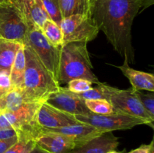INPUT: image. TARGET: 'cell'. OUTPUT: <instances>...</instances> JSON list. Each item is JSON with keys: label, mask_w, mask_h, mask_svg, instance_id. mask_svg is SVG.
I'll use <instances>...</instances> for the list:
<instances>
[{"label": "cell", "mask_w": 154, "mask_h": 153, "mask_svg": "<svg viewBox=\"0 0 154 153\" xmlns=\"http://www.w3.org/2000/svg\"><path fill=\"white\" fill-rule=\"evenodd\" d=\"M154 142H153L151 145V147H150V152H149V153H154Z\"/></svg>", "instance_id": "obj_32"}, {"label": "cell", "mask_w": 154, "mask_h": 153, "mask_svg": "<svg viewBox=\"0 0 154 153\" xmlns=\"http://www.w3.org/2000/svg\"><path fill=\"white\" fill-rule=\"evenodd\" d=\"M75 117L80 122L90 124L103 132L127 130L141 124L150 125L147 121L142 118L115 112L107 115H99L90 112L75 115Z\"/></svg>", "instance_id": "obj_7"}, {"label": "cell", "mask_w": 154, "mask_h": 153, "mask_svg": "<svg viewBox=\"0 0 154 153\" xmlns=\"http://www.w3.org/2000/svg\"><path fill=\"white\" fill-rule=\"evenodd\" d=\"M93 82L85 79H75L70 80L67 83V88L72 92L81 94L88 91L93 87Z\"/></svg>", "instance_id": "obj_25"}, {"label": "cell", "mask_w": 154, "mask_h": 153, "mask_svg": "<svg viewBox=\"0 0 154 153\" xmlns=\"http://www.w3.org/2000/svg\"><path fill=\"white\" fill-rule=\"evenodd\" d=\"M78 78L90 80L93 84L100 82L93 73L87 42L65 44L60 50L57 80L60 85Z\"/></svg>", "instance_id": "obj_3"}, {"label": "cell", "mask_w": 154, "mask_h": 153, "mask_svg": "<svg viewBox=\"0 0 154 153\" xmlns=\"http://www.w3.org/2000/svg\"><path fill=\"white\" fill-rule=\"evenodd\" d=\"M25 102L20 88H12L0 98V113L14 111Z\"/></svg>", "instance_id": "obj_19"}, {"label": "cell", "mask_w": 154, "mask_h": 153, "mask_svg": "<svg viewBox=\"0 0 154 153\" xmlns=\"http://www.w3.org/2000/svg\"><path fill=\"white\" fill-rule=\"evenodd\" d=\"M118 146V138L112 131H107L80 146L75 147L69 153H107L115 150Z\"/></svg>", "instance_id": "obj_13"}, {"label": "cell", "mask_w": 154, "mask_h": 153, "mask_svg": "<svg viewBox=\"0 0 154 153\" xmlns=\"http://www.w3.org/2000/svg\"><path fill=\"white\" fill-rule=\"evenodd\" d=\"M134 91L144 109L154 119V94L153 92L144 93L141 90L136 89H134Z\"/></svg>", "instance_id": "obj_24"}, {"label": "cell", "mask_w": 154, "mask_h": 153, "mask_svg": "<svg viewBox=\"0 0 154 153\" xmlns=\"http://www.w3.org/2000/svg\"><path fill=\"white\" fill-rule=\"evenodd\" d=\"M17 141V136H14V137L10 138V139L0 140V153L5 152Z\"/></svg>", "instance_id": "obj_28"}, {"label": "cell", "mask_w": 154, "mask_h": 153, "mask_svg": "<svg viewBox=\"0 0 154 153\" xmlns=\"http://www.w3.org/2000/svg\"><path fill=\"white\" fill-rule=\"evenodd\" d=\"M35 146V142L34 140H17V141L5 153H30L34 149Z\"/></svg>", "instance_id": "obj_23"}, {"label": "cell", "mask_w": 154, "mask_h": 153, "mask_svg": "<svg viewBox=\"0 0 154 153\" xmlns=\"http://www.w3.org/2000/svg\"><path fill=\"white\" fill-rule=\"evenodd\" d=\"M46 102L60 110L74 116L91 112L81 95L72 92L66 87L60 86L58 91L48 97Z\"/></svg>", "instance_id": "obj_9"}, {"label": "cell", "mask_w": 154, "mask_h": 153, "mask_svg": "<svg viewBox=\"0 0 154 153\" xmlns=\"http://www.w3.org/2000/svg\"><path fill=\"white\" fill-rule=\"evenodd\" d=\"M125 76L127 78L132 85V88L136 90H145L153 92L154 76L153 74L135 70L129 66L127 58H124L123 64L117 66Z\"/></svg>", "instance_id": "obj_15"}, {"label": "cell", "mask_w": 154, "mask_h": 153, "mask_svg": "<svg viewBox=\"0 0 154 153\" xmlns=\"http://www.w3.org/2000/svg\"><path fill=\"white\" fill-rule=\"evenodd\" d=\"M5 2V0H0V3Z\"/></svg>", "instance_id": "obj_34"}, {"label": "cell", "mask_w": 154, "mask_h": 153, "mask_svg": "<svg viewBox=\"0 0 154 153\" xmlns=\"http://www.w3.org/2000/svg\"><path fill=\"white\" fill-rule=\"evenodd\" d=\"M106 100L112 105L115 112L138 117L145 120L153 128V118L146 111L138 100L133 88L120 89L102 82Z\"/></svg>", "instance_id": "obj_4"}, {"label": "cell", "mask_w": 154, "mask_h": 153, "mask_svg": "<svg viewBox=\"0 0 154 153\" xmlns=\"http://www.w3.org/2000/svg\"><path fill=\"white\" fill-rule=\"evenodd\" d=\"M23 44L0 38V71L10 74L17 53Z\"/></svg>", "instance_id": "obj_16"}, {"label": "cell", "mask_w": 154, "mask_h": 153, "mask_svg": "<svg viewBox=\"0 0 154 153\" xmlns=\"http://www.w3.org/2000/svg\"><path fill=\"white\" fill-rule=\"evenodd\" d=\"M63 18L90 14L91 0H58Z\"/></svg>", "instance_id": "obj_17"}, {"label": "cell", "mask_w": 154, "mask_h": 153, "mask_svg": "<svg viewBox=\"0 0 154 153\" xmlns=\"http://www.w3.org/2000/svg\"><path fill=\"white\" fill-rule=\"evenodd\" d=\"M84 100H96V99H106L105 91H104L102 82L96 84L95 87H92L88 91L79 94Z\"/></svg>", "instance_id": "obj_26"}, {"label": "cell", "mask_w": 154, "mask_h": 153, "mask_svg": "<svg viewBox=\"0 0 154 153\" xmlns=\"http://www.w3.org/2000/svg\"><path fill=\"white\" fill-rule=\"evenodd\" d=\"M37 121L44 128L66 127L80 122L74 115L60 110L46 101L42 104L38 111Z\"/></svg>", "instance_id": "obj_11"}, {"label": "cell", "mask_w": 154, "mask_h": 153, "mask_svg": "<svg viewBox=\"0 0 154 153\" xmlns=\"http://www.w3.org/2000/svg\"><path fill=\"white\" fill-rule=\"evenodd\" d=\"M13 88L11 83L9 73L0 71V98Z\"/></svg>", "instance_id": "obj_27"}, {"label": "cell", "mask_w": 154, "mask_h": 153, "mask_svg": "<svg viewBox=\"0 0 154 153\" xmlns=\"http://www.w3.org/2000/svg\"><path fill=\"white\" fill-rule=\"evenodd\" d=\"M23 44L32 48L46 68L57 80L61 46L51 43L38 26L29 28Z\"/></svg>", "instance_id": "obj_5"}, {"label": "cell", "mask_w": 154, "mask_h": 153, "mask_svg": "<svg viewBox=\"0 0 154 153\" xmlns=\"http://www.w3.org/2000/svg\"><path fill=\"white\" fill-rule=\"evenodd\" d=\"M26 60L24 54V45L19 49L11 68L10 80L13 88H21L23 82Z\"/></svg>", "instance_id": "obj_18"}, {"label": "cell", "mask_w": 154, "mask_h": 153, "mask_svg": "<svg viewBox=\"0 0 154 153\" xmlns=\"http://www.w3.org/2000/svg\"><path fill=\"white\" fill-rule=\"evenodd\" d=\"M44 129L50 130V131L64 134L66 136L72 138L75 142V144H76L75 147L80 146L85 142H88L93 138L104 133L99 129H97L96 128L83 122H79L78 124H72V125L66 126V127Z\"/></svg>", "instance_id": "obj_14"}, {"label": "cell", "mask_w": 154, "mask_h": 153, "mask_svg": "<svg viewBox=\"0 0 154 153\" xmlns=\"http://www.w3.org/2000/svg\"><path fill=\"white\" fill-rule=\"evenodd\" d=\"M28 25L20 14L7 2L0 3V38L23 44Z\"/></svg>", "instance_id": "obj_8"}, {"label": "cell", "mask_w": 154, "mask_h": 153, "mask_svg": "<svg viewBox=\"0 0 154 153\" xmlns=\"http://www.w3.org/2000/svg\"><path fill=\"white\" fill-rule=\"evenodd\" d=\"M24 45L26 66L20 89L26 102H45L60 85L29 46Z\"/></svg>", "instance_id": "obj_2"}, {"label": "cell", "mask_w": 154, "mask_h": 153, "mask_svg": "<svg viewBox=\"0 0 154 153\" xmlns=\"http://www.w3.org/2000/svg\"><path fill=\"white\" fill-rule=\"evenodd\" d=\"M85 104L91 112L99 115H107L114 112V108L106 99L85 100Z\"/></svg>", "instance_id": "obj_21"}, {"label": "cell", "mask_w": 154, "mask_h": 153, "mask_svg": "<svg viewBox=\"0 0 154 153\" xmlns=\"http://www.w3.org/2000/svg\"><path fill=\"white\" fill-rule=\"evenodd\" d=\"M153 142V140L151 141V142H150V144H148V145H144H144H141L139 147L132 150V151H130L128 153H149V152H150V147H151V145Z\"/></svg>", "instance_id": "obj_30"}, {"label": "cell", "mask_w": 154, "mask_h": 153, "mask_svg": "<svg viewBox=\"0 0 154 153\" xmlns=\"http://www.w3.org/2000/svg\"><path fill=\"white\" fill-rule=\"evenodd\" d=\"M41 30L51 43L57 46H63V32L58 24L54 22L51 19H48L43 24Z\"/></svg>", "instance_id": "obj_20"}, {"label": "cell", "mask_w": 154, "mask_h": 153, "mask_svg": "<svg viewBox=\"0 0 154 153\" xmlns=\"http://www.w3.org/2000/svg\"><path fill=\"white\" fill-rule=\"evenodd\" d=\"M107 153H121V152H119L115 151V150H111V151L108 152H107Z\"/></svg>", "instance_id": "obj_33"}, {"label": "cell", "mask_w": 154, "mask_h": 153, "mask_svg": "<svg viewBox=\"0 0 154 153\" xmlns=\"http://www.w3.org/2000/svg\"><path fill=\"white\" fill-rule=\"evenodd\" d=\"M42 2L50 19L60 26L63 16L58 0H42Z\"/></svg>", "instance_id": "obj_22"}, {"label": "cell", "mask_w": 154, "mask_h": 153, "mask_svg": "<svg viewBox=\"0 0 154 153\" xmlns=\"http://www.w3.org/2000/svg\"><path fill=\"white\" fill-rule=\"evenodd\" d=\"M35 142L37 146L48 153H69L76 146L72 138L43 128Z\"/></svg>", "instance_id": "obj_12"}, {"label": "cell", "mask_w": 154, "mask_h": 153, "mask_svg": "<svg viewBox=\"0 0 154 153\" xmlns=\"http://www.w3.org/2000/svg\"><path fill=\"white\" fill-rule=\"evenodd\" d=\"M30 153H48V152H45L44 150H42V148H39L38 146H35V147L34 148V149H33Z\"/></svg>", "instance_id": "obj_31"}, {"label": "cell", "mask_w": 154, "mask_h": 153, "mask_svg": "<svg viewBox=\"0 0 154 153\" xmlns=\"http://www.w3.org/2000/svg\"><path fill=\"white\" fill-rule=\"evenodd\" d=\"M17 136V131L14 128H3L0 129V140L10 139Z\"/></svg>", "instance_id": "obj_29"}, {"label": "cell", "mask_w": 154, "mask_h": 153, "mask_svg": "<svg viewBox=\"0 0 154 153\" xmlns=\"http://www.w3.org/2000/svg\"><path fill=\"white\" fill-rule=\"evenodd\" d=\"M153 0H91L90 14L99 31L106 36L114 50L129 62H133L132 26L140 10Z\"/></svg>", "instance_id": "obj_1"}, {"label": "cell", "mask_w": 154, "mask_h": 153, "mask_svg": "<svg viewBox=\"0 0 154 153\" xmlns=\"http://www.w3.org/2000/svg\"><path fill=\"white\" fill-rule=\"evenodd\" d=\"M60 26L63 32V44L71 42L88 43L96 38L99 32L90 14L63 18Z\"/></svg>", "instance_id": "obj_6"}, {"label": "cell", "mask_w": 154, "mask_h": 153, "mask_svg": "<svg viewBox=\"0 0 154 153\" xmlns=\"http://www.w3.org/2000/svg\"><path fill=\"white\" fill-rule=\"evenodd\" d=\"M11 4L23 17L28 28L33 26L42 28L47 20L50 19L42 0H5Z\"/></svg>", "instance_id": "obj_10"}]
</instances>
